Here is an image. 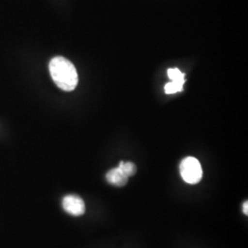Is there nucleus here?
Listing matches in <instances>:
<instances>
[{
    "label": "nucleus",
    "instance_id": "1",
    "mask_svg": "<svg viewBox=\"0 0 248 248\" xmlns=\"http://www.w3.org/2000/svg\"><path fill=\"white\" fill-rule=\"evenodd\" d=\"M51 77L58 88L64 91H72L77 88L78 76L75 65L62 56L53 58L49 64Z\"/></svg>",
    "mask_w": 248,
    "mask_h": 248
},
{
    "label": "nucleus",
    "instance_id": "2",
    "mask_svg": "<svg viewBox=\"0 0 248 248\" xmlns=\"http://www.w3.org/2000/svg\"><path fill=\"white\" fill-rule=\"evenodd\" d=\"M179 171L183 180L187 184L191 185L199 183L203 175L201 163L199 160L192 156H188L181 161Z\"/></svg>",
    "mask_w": 248,
    "mask_h": 248
},
{
    "label": "nucleus",
    "instance_id": "3",
    "mask_svg": "<svg viewBox=\"0 0 248 248\" xmlns=\"http://www.w3.org/2000/svg\"><path fill=\"white\" fill-rule=\"evenodd\" d=\"M63 210L73 216H81L86 212V205L79 196L67 195L62 199Z\"/></svg>",
    "mask_w": 248,
    "mask_h": 248
},
{
    "label": "nucleus",
    "instance_id": "4",
    "mask_svg": "<svg viewBox=\"0 0 248 248\" xmlns=\"http://www.w3.org/2000/svg\"><path fill=\"white\" fill-rule=\"evenodd\" d=\"M107 181L116 186H124L127 182L129 177L125 175L124 171L119 167L116 169H110L106 175Z\"/></svg>",
    "mask_w": 248,
    "mask_h": 248
},
{
    "label": "nucleus",
    "instance_id": "5",
    "mask_svg": "<svg viewBox=\"0 0 248 248\" xmlns=\"http://www.w3.org/2000/svg\"><path fill=\"white\" fill-rule=\"evenodd\" d=\"M168 76L171 81L185 84V74L178 68H170L168 70Z\"/></svg>",
    "mask_w": 248,
    "mask_h": 248
},
{
    "label": "nucleus",
    "instance_id": "6",
    "mask_svg": "<svg viewBox=\"0 0 248 248\" xmlns=\"http://www.w3.org/2000/svg\"><path fill=\"white\" fill-rule=\"evenodd\" d=\"M119 168L124 171V174L128 177H133L136 174V166L132 162H121Z\"/></svg>",
    "mask_w": 248,
    "mask_h": 248
},
{
    "label": "nucleus",
    "instance_id": "7",
    "mask_svg": "<svg viewBox=\"0 0 248 248\" xmlns=\"http://www.w3.org/2000/svg\"><path fill=\"white\" fill-rule=\"evenodd\" d=\"M183 87H184V84H182V83L171 81L169 83H167V85L165 86V91L167 94H175V93L182 91Z\"/></svg>",
    "mask_w": 248,
    "mask_h": 248
},
{
    "label": "nucleus",
    "instance_id": "8",
    "mask_svg": "<svg viewBox=\"0 0 248 248\" xmlns=\"http://www.w3.org/2000/svg\"><path fill=\"white\" fill-rule=\"evenodd\" d=\"M248 202H246L245 203L243 204V213H245L246 215H248Z\"/></svg>",
    "mask_w": 248,
    "mask_h": 248
}]
</instances>
